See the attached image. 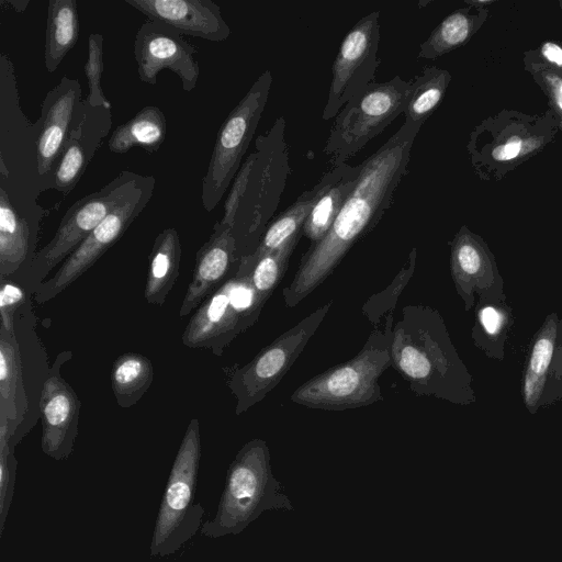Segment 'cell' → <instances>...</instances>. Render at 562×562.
<instances>
[{"label": "cell", "mask_w": 562, "mask_h": 562, "mask_svg": "<svg viewBox=\"0 0 562 562\" xmlns=\"http://www.w3.org/2000/svg\"><path fill=\"white\" fill-rule=\"evenodd\" d=\"M0 190L14 210L41 226L46 213L38 196L48 190L40 173L34 123L24 114L11 58L0 55Z\"/></svg>", "instance_id": "3"}, {"label": "cell", "mask_w": 562, "mask_h": 562, "mask_svg": "<svg viewBox=\"0 0 562 562\" xmlns=\"http://www.w3.org/2000/svg\"><path fill=\"white\" fill-rule=\"evenodd\" d=\"M18 474V459L14 451L0 452V537L11 508Z\"/></svg>", "instance_id": "35"}, {"label": "cell", "mask_w": 562, "mask_h": 562, "mask_svg": "<svg viewBox=\"0 0 562 562\" xmlns=\"http://www.w3.org/2000/svg\"><path fill=\"white\" fill-rule=\"evenodd\" d=\"M541 53L548 61L562 68V47L558 44L551 42L544 43Z\"/></svg>", "instance_id": "40"}, {"label": "cell", "mask_w": 562, "mask_h": 562, "mask_svg": "<svg viewBox=\"0 0 562 562\" xmlns=\"http://www.w3.org/2000/svg\"><path fill=\"white\" fill-rule=\"evenodd\" d=\"M239 259L233 229L216 222L209 239L196 251L192 279L184 293L179 316L195 311L226 281L224 279L233 268L238 267Z\"/></svg>", "instance_id": "20"}, {"label": "cell", "mask_w": 562, "mask_h": 562, "mask_svg": "<svg viewBox=\"0 0 562 562\" xmlns=\"http://www.w3.org/2000/svg\"><path fill=\"white\" fill-rule=\"evenodd\" d=\"M522 149L520 139L508 140L493 150V157L501 161H507L516 158Z\"/></svg>", "instance_id": "38"}, {"label": "cell", "mask_w": 562, "mask_h": 562, "mask_svg": "<svg viewBox=\"0 0 562 562\" xmlns=\"http://www.w3.org/2000/svg\"><path fill=\"white\" fill-rule=\"evenodd\" d=\"M266 302L248 276L236 271L194 311L181 341L188 348L207 349L221 356L239 334L256 323Z\"/></svg>", "instance_id": "11"}, {"label": "cell", "mask_w": 562, "mask_h": 562, "mask_svg": "<svg viewBox=\"0 0 562 562\" xmlns=\"http://www.w3.org/2000/svg\"><path fill=\"white\" fill-rule=\"evenodd\" d=\"M202 456L200 422H189L173 460L156 517L149 554L179 551L201 529L204 507L194 502Z\"/></svg>", "instance_id": "7"}, {"label": "cell", "mask_w": 562, "mask_h": 562, "mask_svg": "<svg viewBox=\"0 0 562 562\" xmlns=\"http://www.w3.org/2000/svg\"><path fill=\"white\" fill-rule=\"evenodd\" d=\"M481 323L490 334H495L498 331L502 317L496 310L493 307L486 306L480 313Z\"/></svg>", "instance_id": "39"}, {"label": "cell", "mask_w": 562, "mask_h": 562, "mask_svg": "<svg viewBox=\"0 0 562 562\" xmlns=\"http://www.w3.org/2000/svg\"><path fill=\"white\" fill-rule=\"evenodd\" d=\"M285 130L279 116L255 142L256 159L233 227L239 258L256 250L285 189L291 172Z\"/></svg>", "instance_id": "6"}, {"label": "cell", "mask_w": 562, "mask_h": 562, "mask_svg": "<svg viewBox=\"0 0 562 562\" xmlns=\"http://www.w3.org/2000/svg\"><path fill=\"white\" fill-rule=\"evenodd\" d=\"M330 178L331 170L329 169L313 188L302 192L285 211L269 223L256 250L244 258L250 261L256 260L262 255L280 248L293 237L303 234V225Z\"/></svg>", "instance_id": "24"}, {"label": "cell", "mask_w": 562, "mask_h": 562, "mask_svg": "<svg viewBox=\"0 0 562 562\" xmlns=\"http://www.w3.org/2000/svg\"><path fill=\"white\" fill-rule=\"evenodd\" d=\"M103 43L104 37L100 33H91L88 37V59L83 67L89 88L86 101L93 106L111 109V102L105 97L101 86L104 71Z\"/></svg>", "instance_id": "32"}, {"label": "cell", "mask_w": 562, "mask_h": 562, "mask_svg": "<svg viewBox=\"0 0 562 562\" xmlns=\"http://www.w3.org/2000/svg\"><path fill=\"white\" fill-rule=\"evenodd\" d=\"M148 20L162 23L181 35L210 42H223L231 35V27L221 8L212 0H125Z\"/></svg>", "instance_id": "19"}, {"label": "cell", "mask_w": 562, "mask_h": 562, "mask_svg": "<svg viewBox=\"0 0 562 562\" xmlns=\"http://www.w3.org/2000/svg\"><path fill=\"white\" fill-rule=\"evenodd\" d=\"M360 169V164L350 166L347 162L330 167V181L317 198L302 228L311 244L321 240L329 231L353 190Z\"/></svg>", "instance_id": "22"}, {"label": "cell", "mask_w": 562, "mask_h": 562, "mask_svg": "<svg viewBox=\"0 0 562 562\" xmlns=\"http://www.w3.org/2000/svg\"><path fill=\"white\" fill-rule=\"evenodd\" d=\"M300 234L280 248L267 252L256 260L239 259L237 272L247 274L258 295L268 301L281 282L301 236Z\"/></svg>", "instance_id": "29"}, {"label": "cell", "mask_w": 562, "mask_h": 562, "mask_svg": "<svg viewBox=\"0 0 562 562\" xmlns=\"http://www.w3.org/2000/svg\"><path fill=\"white\" fill-rule=\"evenodd\" d=\"M416 260L417 249L414 247L392 282L381 292L371 295L362 305V314L373 327L379 326L387 314L394 313L400 295L414 274Z\"/></svg>", "instance_id": "31"}, {"label": "cell", "mask_w": 562, "mask_h": 562, "mask_svg": "<svg viewBox=\"0 0 562 562\" xmlns=\"http://www.w3.org/2000/svg\"><path fill=\"white\" fill-rule=\"evenodd\" d=\"M196 53V48L183 35L159 22L147 20L135 34L134 56L138 78L148 85H156L158 75L170 70L180 79L182 89L191 92L200 76Z\"/></svg>", "instance_id": "15"}, {"label": "cell", "mask_w": 562, "mask_h": 562, "mask_svg": "<svg viewBox=\"0 0 562 562\" xmlns=\"http://www.w3.org/2000/svg\"><path fill=\"white\" fill-rule=\"evenodd\" d=\"M112 127L111 109L93 106L86 99L77 105L52 187L69 194L94 157Z\"/></svg>", "instance_id": "17"}, {"label": "cell", "mask_w": 562, "mask_h": 562, "mask_svg": "<svg viewBox=\"0 0 562 562\" xmlns=\"http://www.w3.org/2000/svg\"><path fill=\"white\" fill-rule=\"evenodd\" d=\"M380 11L363 15L344 36L331 66V80L322 119H335L342 106L362 89L375 82L381 64Z\"/></svg>", "instance_id": "14"}, {"label": "cell", "mask_w": 562, "mask_h": 562, "mask_svg": "<svg viewBox=\"0 0 562 562\" xmlns=\"http://www.w3.org/2000/svg\"><path fill=\"white\" fill-rule=\"evenodd\" d=\"M409 80L372 82L338 112L324 146L331 166L347 162L404 113Z\"/></svg>", "instance_id": "9"}, {"label": "cell", "mask_w": 562, "mask_h": 562, "mask_svg": "<svg viewBox=\"0 0 562 562\" xmlns=\"http://www.w3.org/2000/svg\"><path fill=\"white\" fill-rule=\"evenodd\" d=\"M553 355V344L549 338H540L532 349L530 370L536 374H543L548 369Z\"/></svg>", "instance_id": "37"}, {"label": "cell", "mask_w": 562, "mask_h": 562, "mask_svg": "<svg viewBox=\"0 0 562 562\" xmlns=\"http://www.w3.org/2000/svg\"><path fill=\"white\" fill-rule=\"evenodd\" d=\"M111 387L121 408H131L150 387L154 367L149 358L138 352H124L113 362Z\"/></svg>", "instance_id": "27"}, {"label": "cell", "mask_w": 562, "mask_h": 562, "mask_svg": "<svg viewBox=\"0 0 562 562\" xmlns=\"http://www.w3.org/2000/svg\"><path fill=\"white\" fill-rule=\"evenodd\" d=\"M155 184L153 176H142L137 184L66 258L57 271L38 285L33 294L35 302H48L87 272L144 211L153 196Z\"/></svg>", "instance_id": "13"}, {"label": "cell", "mask_w": 562, "mask_h": 562, "mask_svg": "<svg viewBox=\"0 0 562 562\" xmlns=\"http://www.w3.org/2000/svg\"><path fill=\"white\" fill-rule=\"evenodd\" d=\"M166 137L165 113L156 105H146L112 132L108 147L114 154H125L135 147L156 153Z\"/></svg>", "instance_id": "25"}, {"label": "cell", "mask_w": 562, "mask_h": 562, "mask_svg": "<svg viewBox=\"0 0 562 562\" xmlns=\"http://www.w3.org/2000/svg\"><path fill=\"white\" fill-rule=\"evenodd\" d=\"M474 31V19L465 10L446 16L419 45L417 58L435 59L467 42Z\"/></svg>", "instance_id": "30"}, {"label": "cell", "mask_w": 562, "mask_h": 562, "mask_svg": "<svg viewBox=\"0 0 562 562\" xmlns=\"http://www.w3.org/2000/svg\"><path fill=\"white\" fill-rule=\"evenodd\" d=\"M143 175L121 171L100 190L76 201L65 213L53 238L37 251L32 263L12 279L32 296L53 269L63 263L109 212L137 184Z\"/></svg>", "instance_id": "8"}, {"label": "cell", "mask_w": 562, "mask_h": 562, "mask_svg": "<svg viewBox=\"0 0 562 562\" xmlns=\"http://www.w3.org/2000/svg\"><path fill=\"white\" fill-rule=\"evenodd\" d=\"M41 226L22 217L0 190V277H14L27 268L37 254Z\"/></svg>", "instance_id": "21"}, {"label": "cell", "mask_w": 562, "mask_h": 562, "mask_svg": "<svg viewBox=\"0 0 562 562\" xmlns=\"http://www.w3.org/2000/svg\"><path fill=\"white\" fill-rule=\"evenodd\" d=\"M178 231L164 228L155 238L150 254L144 296L147 303L162 306L177 283L181 260Z\"/></svg>", "instance_id": "23"}, {"label": "cell", "mask_w": 562, "mask_h": 562, "mask_svg": "<svg viewBox=\"0 0 562 562\" xmlns=\"http://www.w3.org/2000/svg\"><path fill=\"white\" fill-rule=\"evenodd\" d=\"M267 510L294 509L272 474L267 442L256 438L231 462L216 512L202 524L200 532L211 539L238 535Z\"/></svg>", "instance_id": "4"}, {"label": "cell", "mask_w": 562, "mask_h": 562, "mask_svg": "<svg viewBox=\"0 0 562 562\" xmlns=\"http://www.w3.org/2000/svg\"><path fill=\"white\" fill-rule=\"evenodd\" d=\"M9 2H10V4L13 5L15 11H18V12L24 11V9H26V5L29 3V1H9Z\"/></svg>", "instance_id": "41"}, {"label": "cell", "mask_w": 562, "mask_h": 562, "mask_svg": "<svg viewBox=\"0 0 562 562\" xmlns=\"http://www.w3.org/2000/svg\"><path fill=\"white\" fill-rule=\"evenodd\" d=\"M79 38V12L76 0H49L44 44V64L54 72Z\"/></svg>", "instance_id": "26"}, {"label": "cell", "mask_w": 562, "mask_h": 562, "mask_svg": "<svg viewBox=\"0 0 562 562\" xmlns=\"http://www.w3.org/2000/svg\"><path fill=\"white\" fill-rule=\"evenodd\" d=\"M450 74L436 66L424 67L409 80L403 115L405 123L423 125L440 104Z\"/></svg>", "instance_id": "28"}, {"label": "cell", "mask_w": 562, "mask_h": 562, "mask_svg": "<svg viewBox=\"0 0 562 562\" xmlns=\"http://www.w3.org/2000/svg\"><path fill=\"white\" fill-rule=\"evenodd\" d=\"M481 255L473 238L462 229L452 244L451 267L458 284H464L481 268Z\"/></svg>", "instance_id": "33"}, {"label": "cell", "mask_w": 562, "mask_h": 562, "mask_svg": "<svg viewBox=\"0 0 562 562\" xmlns=\"http://www.w3.org/2000/svg\"><path fill=\"white\" fill-rule=\"evenodd\" d=\"M82 100V89L78 79L63 76L50 89L41 105V115L34 123L38 153L40 173L47 188L58 167L77 105Z\"/></svg>", "instance_id": "18"}, {"label": "cell", "mask_w": 562, "mask_h": 562, "mask_svg": "<svg viewBox=\"0 0 562 562\" xmlns=\"http://www.w3.org/2000/svg\"><path fill=\"white\" fill-rule=\"evenodd\" d=\"M331 304L333 300L310 313L232 373L227 385L236 398V415L261 402L281 381L329 313Z\"/></svg>", "instance_id": "12"}, {"label": "cell", "mask_w": 562, "mask_h": 562, "mask_svg": "<svg viewBox=\"0 0 562 562\" xmlns=\"http://www.w3.org/2000/svg\"><path fill=\"white\" fill-rule=\"evenodd\" d=\"M32 295L14 279L0 277V327L14 331L16 312Z\"/></svg>", "instance_id": "34"}, {"label": "cell", "mask_w": 562, "mask_h": 562, "mask_svg": "<svg viewBox=\"0 0 562 562\" xmlns=\"http://www.w3.org/2000/svg\"><path fill=\"white\" fill-rule=\"evenodd\" d=\"M392 367L416 395L459 397V362L452 353L443 322L437 311L424 305H406L394 324Z\"/></svg>", "instance_id": "2"}, {"label": "cell", "mask_w": 562, "mask_h": 562, "mask_svg": "<svg viewBox=\"0 0 562 562\" xmlns=\"http://www.w3.org/2000/svg\"><path fill=\"white\" fill-rule=\"evenodd\" d=\"M394 313L373 328L361 350L300 385L291 401L310 408L345 411L383 400L379 378L392 367Z\"/></svg>", "instance_id": "5"}, {"label": "cell", "mask_w": 562, "mask_h": 562, "mask_svg": "<svg viewBox=\"0 0 562 562\" xmlns=\"http://www.w3.org/2000/svg\"><path fill=\"white\" fill-rule=\"evenodd\" d=\"M256 159L255 150L248 155L243 161L239 170L237 171L233 182L229 187L228 195L224 203V214L221 218V223L229 226L232 229L235 224L236 214L246 190V186L249 179L250 170Z\"/></svg>", "instance_id": "36"}, {"label": "cell", "mask_w": 562, "mask_h": 562, "mask_svg": "<svg viewBox=\"0 0 562 562\" xmlns=\"http://www.w3.org/2000/svg\"><path fill=\"white\" fill-rule=\"evenodd\" d=\"M71 358V350H63L55 357L40 402L41 449L55 461L67 460L72 454L79 432L81 401L61 375V368Z\"/></svg>", "instance_id": "16"}, {"label": "cell", "mask_w": 562, "mask_h": 562, "mask_svg": "<svg viewBox=\"0 0 562 562\" xmlns=\"http://www.w3.org/2000/svg\"><path fill=\"white\" fill-rule=\"evenodd\" d=\"M422 125L401 127L360 165L356 186L327 234L311 244L291 283L283 289L288 307L321 285L349 249L371 232L391 207L395 190L408 172L412 148Z\"/></svg>", "instance_id": "1"}, {"label": "cell", "mask_w": 562, "mask_h": 562, "mask_svg": "<svg viewBox=\"0 0 562 562\" xmlns=\"http://www.w3.org/2000/svg\"><path fill=\"white\" fill-rule=\"evenodd\" d=\"M272 74L265 70L220 126L205 176L201 201L213 211L231 187L269 99Z\"/></svg>", "instance_id": "10"}]
</instances>
